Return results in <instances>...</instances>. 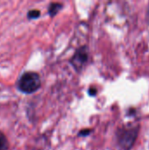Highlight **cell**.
Returning a JSON list of instances; mask_svg holds the SVG:
<instances>
[{"label":"cell","instance_id":"7a4b0ae2","mask_svg":"<svg viewBox=\"0 0 149 150\" xmlns=\"http://www.w3.org/2000/svg\"><path fill=\"white\" fill-rule=\"evenodd\" d=\"M41 84L40 76L35 72H25L24 73L18 82V89L25 94H31L37 91Z\"/></svg>","mask_w":149,"mask_h":150},{"label":"cell","instance_id":"6da1fadb","mask_svg":"<svg viewBox=\"0 0 149 150\" xmlns=\"http://www.w3.org/2000/svg\"><path fill=\"white\" fill-rule=\"evenodd\" d=\"M140 126L122 127L116 132V142L119 150H131L136 142Z\"/></svg>","mask_w":149,"mask_h":150},{"label":"cell","instance_id":"277c9868","mask_svg":"<svg viewBox=\"0 0 149 150\" xmlns=\"http://www.w3.org/2000/svg\"><path fill=\"white\" fill-rule=\"evenodd\" d=\"M62 9V4L59 3H52L48 7V14L51 17L55 16Z\"/></svg>","mask_w":149,"mask_h":150},{"label":"cell","instance_id":"52a82bcc","mask_svg":"<svg viewBox=\"0 0 149 150\" xmlns=\"http://www.w3.org/2000/svg\"><path fill=\"white\" fill-rule=\"evenodd\" d=\"M90 134V129H83L82 130L80 133H79V135L80 136H87Z\"/></svg>","mask_w":149,"mask_h":150},{"label":"cell","instance_id":"9c48e42d","mask_svg":"<svg viewBox=\"0 0 149 150\" xmlns=\"http://www.w3.org/2000/svg\"><path fill=\"white\" fill-rule=\"evenodd\" d=\"M148 22H149V8H148Z\"/></svg>","mask_w":149,"mask_h":150},{"label":"cell","instance_id":"ba28073f","mask_svg":"<svg viewBox=\"0 0 149 150\" xmlns=\"http://www.w3.org/2000/svg\"><path fill=\"white\" fill-rule=\"evenodd\" d=\"M89 94H90V96H96V94H97V89H95V88H93V87L90 88V90H89Z\"/></svg>","mask_w":149,"mask_h":150},{"label":"cell","instance_id":"3957f363","mask_svg":"<svg viewBox=\"0 0 149 150\" xmlns=\"http://www.w3.org/2000/svg\"><path fill=\"white\" fill-rule=\"evenodd\" d=\"M87 60H88L87 48L86 47H82L79 49H77V51L72 57L70 62L76 70H81L84 66V64L87 62Z\"/></svg>","mask_w":149,"mask_h":150},{"label":"cell","instance_id":"5b68a950","mask_svg":"<svg viewBox=\"0 0 149 150\" xmlns=\"http://www.w3.org/2000/svg\"><path fill=\"white\" fill-rule=\"evenodd\" d=\"M8 149V141L5 135L0 131V150Z\"/></svg>","mask_w":149,"mask_h":150},{"label":"cell","instance_id":"8992f818","mask_svg":"<svg viewBox=\"0 0 149 150\" xmlns=\"http://www.w3.org/2000/svg\"><path fill=\"white\" fill-rule=\"evenodd\" d=\"M40 16V12L38 10H32L30 11H28L27 13V17L30 19H34V18H38Z\"/></svg>","mask_w":149,"mask_h":150}]
</instances>
